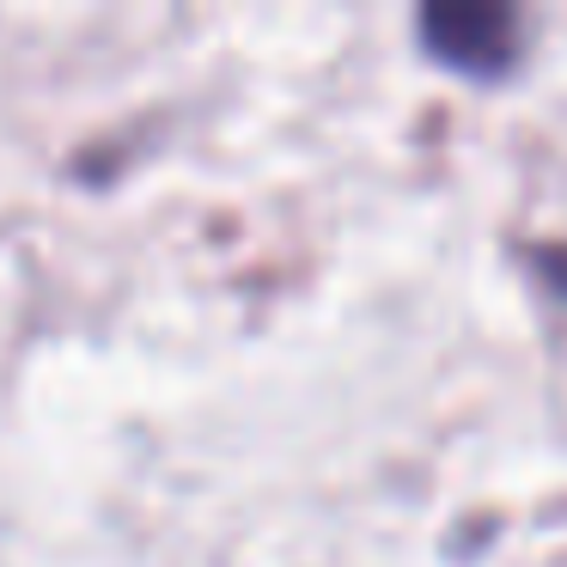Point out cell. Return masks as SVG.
Returning <instances> with one entry per match:
<instances>
[{
  "mask_svg": "<svg viewBox=\"0 0 567 567\" xmlns=\"http://www.w3.org/2000/svg\"><path fill=\"white\" fill-rule=\"evenodd\" d=\"M421 38L433 43L440 62L488 74V68H506V55H513V13H501V7H427Z\"/></svg>",
  "mask_w": 567,
  "mask_h": 567,
  "instance_id": "6da1fadb",
  "label": "cell"
}]
</instances>
